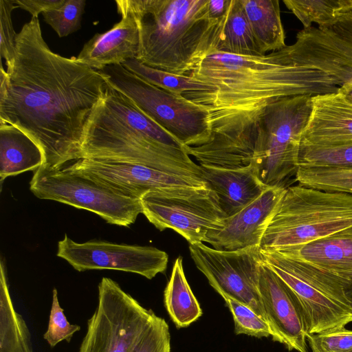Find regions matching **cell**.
Here are the masks:
<instances>
[{
  "mask_svg": "<svg viewBox=\"0 0 352 352\" xmlns=\"http://www.w3.org/2000/svg\"><path fill=\"white\" fill-rule=\"evenodd\" d=\"M187 75L213 87L183 95L207 110L210 129L209 142L188 146V153L199 165L223 168L256 164L260 120L269 104L287 96L339 89L327 74L296 63L287 45L258 56L210 50Z\"/></svg>",
  "mask_w": 352,
  "mask_h": 352,
  "instance_id": "6da1fadb",
  "label": "cell"
},
{
  "mask_svg": "<svg viewBox=\"0 0 352 352\" xmlns=\"http://www.w3.org/2000/svg\"><path fill=\"white\" fill-rule=\"evenodd\" d=\"M107 85L102 72L52 52L31 19L17 34L12 65L1 64L0 122L38 146L41 166L62 168L82 158L85 126Z\"/></svg>",
  "mask_w": 352,
  "mask_h": 352,
  "instance_id": "7a4b0ae2",
  "label": "cell"
},
{
  "mask_svg": "<svg viewBox=\"0 0 352 352\" xmlns=\"http://www.w3.org/2000/svg\"><path fill=\"white\" fill-rule=\"evenodd\" d=\"M186 147L108 83L85 126L82 153V158L137 164L202 179L201 166Z\"/></svg>",
  "mask_w": 352,
  "mask_h": 352,
  "instance_id": "3957f363",
  "label": "cell"
},
{
  "mask_svg": "<svg viewBox=\"0 0 352 352\" xmlns=\"http://www.w3.org/2000/svg\"><path fill=\"white\" fill-rule=\"evenodd\" d=\"M138 28L142 63L187 75L211 49L218 19L208 13L209 0H118Z\"/></svg>",
  "mask_w": 352,
  "mask_h": 352,
  "instance_id": "277c9868",
  "label": "cell"
},
{
  "mask_svg": "<svg viewBox=\"0 0 352 352\" xmlns=\"http://www.w3.org/2000/svg\"><path fill=\"white\" fill-rule=\"evenodd\" d=\"M351 230L352 194L298 184L287 188L261 248L303 245Z\"/></svg>",
  "mask_w": 352,
  "mask_h": 352,
  "instance_id": "5b68a950",
  "label": "cell"
},
{
  "mask_svg": "<svg viewBox=\"0 0 352 352\" xmlns=\"http://www.w3.org/2000/svg\"><path fill=\"white\" fill-rule=\"evenodd\" d=\"M263 263L293 291L309 334L344 328L352 322L350 283L304 261L262 250Z\"/></svg>",
  "mask_w": 352,
  "mask_h": 352,
  "instance_id": "8992f818",
  "label": "cell"
},
{
  "mask_svg": "<svg viewBox=\"0 0 352 352\" xmlns=\"http://www.w3.org/2000/svg\"><path fill=\"white\" fill-rule=\"evenodd\" d=\"M312 110V96L278 99L264 110L260 120L256 165L267 186L287 188L296 181L302 138Z\"/></svg>",
  "mask_w": 352,
  "mask_h": 352,
  "instance_id": "52a82bcc",
  "label": "cell"
},
{
  "mask_svg": "<svg viewBox=\"0 0 352 352\" xmlns=\"http://www.w3.org/2000/svg\"><path fill=\"white\" fill-rule=\"evenodd\" d=\"M100 72L111 86L130 98L186 147L209 142L208 113L201 105L148 82L122 64L107 66Z\"/></svg>",
  "mask_w": 352,
  "mask_h": 352,
  "instance_id": "ba28073f",
  "label": "cell"
},
{
  "mask_svg": "<svg viewBox=\"0 0 352 352\" xmlns=\"http://www.w3.org/2000/svg\"><path fill=\"white\" fill-rule=\"evenodd\" d=\"M30 188L39 199L87 210L120 226L129 227L142 213L140 199L127 197L68 166L62 168L41 166L34 171Z\"/></svg>",
  "mask_w": 352,
  "mask_h": 352,
  "instance_id": "9c48e42d",
  "label": "cell"
},
{
  "mask_svg": "<svg viewBox=\"0 0 352 352\" xmlns=\"http://www.w3.org/2000/svg\"><path fill=\"white\" fill-rule=\"evenodd\" d=\"M155 313L111 278L98 285V302L87 321L79 352H133Z\"/></svg>",
  "mask_w": 352,
  "mask_h": 352,
  "instance_id": "30bf717a",
  "label": "cell"
},
{
  "mask_svg": "<svg viewBox=\"0 0 352 352\" xmlns=\"http://www.w3.org/2000/svg\"><path fill=\"white\" fill-rule=\"evenodd\" d=\"M189 250L197 267L222 297L246 305L266 320L258 292L261 247L218 250L200 243L190 244Z\"/></svg>",
  "mask_w": 352,
  "mask_h": 352,
  "instance_id": "8fae6325",
  "label": "cell"
},
{
  "mask_svg": "<svg viewBox=\"0 0 352 352\" xmlns=\"http://www.w3.org/2000/svg\"><path fill=\"white\" fill-rule=\"evenodd\" d=\"M140 203L142 214L157 229H172L190 244L206 242L209 232L225 225L226 216L210 189L192 197L150 192L140 199Z\"/></svg>",
  "mask_w": 352,
  "mask_h": 352,
  "instance_id": "7c38bea8",
  "label": "cell"
},
{
  "mask_svg": "<svg viewBox=\"0 0 352 352\" xmlns=\"http://www.w3.org/2000/svg\"><path fill=\"white\" fill-rule=\"evenodd\" d=\"M67 166L135 199H140L150 192L192 197L210 190L201 179L172 175L137 164L82 158Z\"/></svg>",
  "mask_w": 352,
  "mask_h": 352,
  "instance_id": "4fadbf2b",
  "label": "cell"
},
{
  "mask_svg": "<svg viewBox=\"0 0 352 352\" xmlns=\"http://www.w3.org/2000/svg\"><path fill=\"white\" fill-rule=\"evenodd\" d=\"M57 256L76 270H115L152 279L167 267L168 256L152 246L116 243L101 240L76 243L66 234L58 243Z\"/></svg>",
  "mask_w": 352,
  "mask_h": 352,
  "instance_id": "5bb4252c",
  "label": "cell"
},
{
  "mask_svg": "<svg viewBox=\"0 0 352 352\" xmlns=\"http://www.w3.org/2000/svg\"><path fill=\"white\" fill-rule=\"evenodd\" d=\"M287 46L296 63L327 74L339 87H352V12L331 26L303 28Z\"/></svg>",
  "mask_w": 352,
  "mask_h": 352,
  "instance_id": "9a60e30c",
  "label": "cell"
},
{
  "mask_svg": "<svg viewBox=\"0 0 352 352\" xmlns=\"http://www.w3.org/2000/svg\"><path fill=\"white\" fill-rule=\"evenodd\" d=\"M258 292L274 341L289 351L308 352L305 317L300 305L290 287L263 262Z\"/></svg>",
  "mask_w": 352,
  "mask_h": 352,
  "instance_id": "2e32d148",
  "label": "cell"
},
{
  "mask_svg": "<svg viewBox=\"0 0 352 352\" xmlns=\"http://www.w3.org/2000/svg\"><path fill=\"white\" fill-rule=\"evenodd\" d=\"M287 188L272 186L238 213L226 217L224 226L207 234L206 243L218 250L259 246L278 211Z\"/></svg>",
  "mask_w": 352,
  "mask_h": 352,
  "instance_id": "e0dca14e",
  "label": "cell"
},
{
  "mask_svg": "<svg viewBox=\"0 0 352 352\" xmlns=\"http://www.w3.org/2000/svg\"><path fill=\"white\" fill-rule=\"evenodd\" d=\"M352 144V100L338 89L312 96V110L301 144L338 147Z\"/></svg>",
  "mask_w": 352,
  "mask_h": 352,
  "instance_id": "ac0fdd59",
  "label": "cell"
},
{
  "mask_svg": "<svg viewBox=\"0 0 352 352\" xmlns=\"http://www.w3.org/2000/svg\"><path fill=\"white\" fill-rule=\"evenodd\" d=\"M116 3L120 21L108 31L96 34L84 45L76 57L81 63L98 71L109 65L137 58L139 53L137 23L118 0Z\"/></svg>",
  "mask_w": 352,
  "mask_h": 352,
  "instance_id": "d6986e66",
  "label": "cell"
},
{
  "mask_svg": "<svg viewBox=\"0 0 352 352\" xmlns=\"http://www.w3.org/2000/svg\"><path fill=\"white\" fill-rule=\"evenodd\" d=\"M200 166L201 179L216 194L226 217L238 213L269 188L261 181L256 164L238 168Z\"/></svg>",
  "mask_w": 352,
  "mask_h": 352,
  "instance_id": "ffe728a7",
  "label": "cell"
},
{
  "mask_svg": "<svg viewBox=\"0 0 352 352\" xmlns=\"http://www.w3.org/2000/svg\"><path fill=\"white\" fill-rule=\"evenodd\" d=\"M265 250L275 252L285 256L304 261L351 284L352 230L334 234L303 245Z\"/></svg>",
  "mask_w": 352,
  "mask_h": 352,
  "instance_id": "44dd1931",
  "label": "cell"
},
{
  "mask_svg": "<svg viewBox=\"0 0 352 352\" xmlns=\"http://www.w3.org/2000/svg\"><path fill=\"white\" fill-rule=\"evenodd\" d=\"M210 50L240 56L265 55L256 42L241 0H230L226 14L217 20Z\"/></svg>",
  "mask_w": 352,
  "mask_h": 352,
  "instance_id": "7402d4cb",
  "label": "cell"
},
{
  "mask_svg": "<svg viewBox=\"0 0 352 352\" xmlns=\"http://www.w3.org/2000/svg\"><path fill=\"white\" fill-rule=\"evenodd\" d=\"M44 162L38 146L14 126L0 122V178L36 170Z\"/></svg>",
  "mask_w": 352,
  "mask_h": 352,
  "instance_id": "603a6c76",
  "label": "cell"
},
{
  "mask_svg": "<svg viewBox=\"0 0 352 352\" xmlns=\"http://www.w3.org/2000/svg\"><path fill=\"white\" fill-rule=\"evenodd\" d=\"M241 2L263 54L286 47L278 0H241Z\"/></svg>",
  "mask_w": 352,
  "mask_h": 352,
  "instance_id": "cb8c5ba5",
  "label": "cell"
},
{
  "mask_svg": "<svg viewBox=\"0 0 352 352\" xmlns=\"http://www.w3.org/2000/svg\"><path fill=\"white\" fill-rule=\"evenodd\" d=\"M0 266V352H33L29 329L14 307L2 261Z\"/></svg>",
  "mask_w": 352,
  "mask_h": 352,
  "instance_id": "d4e9b609",
  "label": "cell"
},
{
  "mask_svg": "<svg viewBox=\"0 0 352 352\" xmlns=\"http://www.w3.org/2000/svg\"><path fill=\"white\" fill-rule=\"evenodd\" d=\"M164 305L177 328L189 326L202 315L200 305L186 278L181 256L174 262L164 290Z\"/></svg>",
  "mask_w": 352,
  "mask_h": 352,
  "instance_id": "484cf974",
  "label": "cell"
},
{
  "mask_svg": "<svg viewBox=\"0 0 352 352\" xmlns=\"http://www.w3.org/2000/svg\"><path fill=\"white\" fill-rule=\"evenodd\" d=\"M304 28L333 25L352 12V0H283Z\"/></svg>",
  "mask_w": 352,
  "mask_h": 352,
  "instance_id": "4316f807",
  "label": "cell"
},
{
  "mask_svg": "<svg viewBox=\"0 0 352 352\" xmlns=\"http://www.w3.org/2000/svg\"><path fill=\"white\" fill-rule=\"evenodd\" d=\"M122 65L148 82L176 95H184L192 91H211L213 89L188 75H179L153 68L136 58L128 60Z\"/></svg>",
  "mask_w": 352,
  "mask_h": 352,
  "instance_id": "83f0119b",
  "label": "cell"
},
{
  "mask_svg": "<svg viewBox=\"0 0 352 352\" xmlns=\"http://www.w3.org/2000/svg\"><path fill=\"white\" fill-rule=\"evenodd\" d=\"M296 181L309 188L352 194L351 168L299 167Z\"/></svg>",
  "mask_w": 352,
  "mask_h": 352,
  "instance_id": "f1b7e54d",
  "label": "cell"
},
{
  "mask_svg": "<svg viewBox=\"0 0 352 352\" xmlns=\"http://www.w3.org/2000/svg\"><path fill=\"white\" fill-rule=\"evenodd\" d=\"M299 167L352 169V144L338 147L300 145Z\"/></svg>",
  "mask_w": 352,
  "mask_h": 352,
  "instance_id": "f546056e",
  "label": "cell"
},
{
  "mask_svg": "<svg viewBox=\"0 0 352 352\" xmlns=\"http://www.w3.org/2000/svg\"><path fill=\"white\" fill-rule=\"evenodd\" d=\"M85 4V0H65L57 8L43 13V20L59 37L67 36L81 28Z\"/></svg>",
  "mask_w": 352,
  "mask_h": 352,
  "instance_id": "4dcf8cb0",
  "label": "cell"
},
{
  "mask_svg": "<svg viewBox=\"0 0 352 352\" xmlns=\"http://www.w3.org/2000/svg\"><path fill=\"white\" fill-rule=\"evenodd\" d=\"M223 298L232 314L236 334L256 338L272 336L267 321L252 308L230 297Z\"/></svg>",
  "mask_w": 352,
  "mask_h": 352,
  "instance_id": "1f68e13d",
  "label": "cell"
},
{
  "mask_svg": "<svg viewBox=\"0 0 352 352\" xmlns=\"http://www.w3.org/2000/svg\"><path fill=\"white\" fill-rule=\"evenodd\" d=\"M80 329L79 325L72 324L68 322L59 304L57 290L54 288L48 327L43 338L51 347H54L63 340L69 342L74 334Z\"/></svg>",
  "mask_w": 352,
  "mask_h": 352,
  "instance_id": "d6a6232c",
  "label": "cell"
},
{
  "mask_svg": "<svg viewBox=\"0 0 352 352\" xmlns=\"http://www.w3.org/2000/svg\"><path fill=\"white\" fill-rule=\"evenodd\" d=\"M312 352H352V330L344 328L309 334Z\"/></svg>",
  "mask_w": 352,
  "mask_h": 352,
  "instance_id": "836d02e7",
  "label": "cell"
},
{
  "mask_svg": "<svg viewBox=\"0 0 352 352\" xmlns=\"http://www.w3.org/2000/svg\"><path fill=\"white\" fill-rule=\"evenodd\" d=\"M14 0H0V54L10 68L14 58L16 33L12 21V12L17 8Z\"/></svg>",
  "mask_w": 352,
  "mask_h": 352,
  "instance_id": "e575fe53",
  "label": "cell"
},
{
  "mask_svg": "<svg viewBox=\"0 0 352 352\" xmlns=\"http://www.w3.org/2000/svg\"><path fill=\"white\" fill-rule=\"evenodd\" d=\"M133 352H170L169 327L156 314Z\"/></svg>",
  "mask_w": 352,
  "mask_h": 352,
  "instance_id": "d590c367",
  "label": "cell"
},
{
  "mask_svg": "<svg viewBox=\"0 0 352 352\" xmlns=\"http://www.w3.org/2000/svg\"><path fill=\"white\" fill-rule=\"evenodd\" d=\"M65 0H14L18 8L28 11L32 19L38 18L40 13L54 10L61 6Z\"/></svg>",
  "mask_w": 352,
  "mask_h": 352,
  "instance_id": "8d00e7d4",
  "label": "cell"
},
{
  "mask_svg": "<svg viewBox=\"0 0 352 352\" xmlns=\"http://www.w3.org/2000/svg\"><path fill=\"white\" fill-rule=\"evenodd\" d=\"M230 0H209L208 13L211 19H219L226 12Z\"/></svg>",
  "mask_w": 352,
  "mask_h": 352,
  "instance_id": "74e56055",
  "label": "cell"
},
{
  "mask_svg": "<svg viewBox=\"0 0 352 352\" xmlns=\"http://www.w3.org/2000/svg\"><path fill=\"white\" fill-rule=\"evenodd\" d=\"M349 293V296H350V298H351V302H352V280H351V282Z\"/></svg>",
  "mask_w": 352,
  "mask_h": 352,
  "instance_id": "f35d334b",
  "label": "cell"
}]
</instances>
